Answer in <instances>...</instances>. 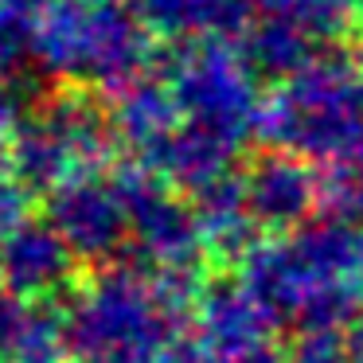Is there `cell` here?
I'll list each match as a JSON object with an SVG mask.
<instances>
[{"mask_svg":"<svg viewBox=\"0 0 363 363\" xmlns=\"http://www.w3.org/2000/svg\"><path fill=\"white\" fill-rule=\"evenodd\" d=\"M238 277L293 328H347L363 313V219L305 223L262 235Z\"/></svg>","mask_w":363,"mask_h":363,"instance_id":"cell-1","label":"cell"},{"mask_svg":"<svg viewBox=\"0 0 363 363\" xmlns=\"http://www.w3.org/2000/svg\"><path fill=\"white\" fill-rule=\"evenodd\" d=\"M203 274H164L141 262H106L63 308L67 340L79 359L145 347L191 328Z\"/></svg>","mask_w":363,"mask_h":363,"instance_id":"cell-2","label":"cell"},{"mask_svg":"<svg viewBox=\"0 0 363 363\" xmlns=\"http://www.w3.org/2000/svg\"><path fill=\"white\" fill-rule=\"evenodd\" d=\"M152 28L121 0H48L35 16L32 59L59 86L118 90L152 67Z\"/></svg>","mask_w":363,"mask_h":363,"instance_id":"cell-3","label":"cell"},{"mask_svg":"<svg viewBox=\"0 0 363 363\" xmlns=\"http://www.w3.org/2000/svg\"><path fill=\"white\" fill-rule=\"evenodd\" d=\"M266 149H285L316 164H336L363 141V67L316 55L262 94L258 133Z\"/></svg>","mask_w":363,"mask_h":363,"instance_id":"cell-4","label":"cell"},{"mask_svg":"<svg viewBox=\"0 0 363 363\" xmlns=\"http://www.w3.org/2000/svg\"><path fill=\"white\" fill-rule=\"evenodd\" d=\"M113 145L118 137L110 125V110H102L94 90L59 86L28 118H20L12 176L32 196H51L71 180L110 172Z\"/></svg>","mask_w":363,"mask_h":363,"instance_id":"cell-5","label":"cell"},{"mask_svg":"<svg viewBox=\"0 0 363 363\" xmlns=\"http://www.w3.org/2000/svg\"><path fill=\"white\" fill-rule=\"evenodd\" d=\"M160 74L168 79L188 121L223 129L238 141H254L262 110L258 71L230 35L172 40Z\"/></svg>","mask_w":363,"mask_h":363,"instance_id":"cell-6","label":"cell"},{"mask_svg":"<svg viewBox=\"0 0 363 363\" xmlns=\"http://www.w3.org/2000/svg\"><path fill=\"white\" fill-rule=\"evenodd\" d=\"M277 324L281 316L238 274L203 281L191 308V336L203 347L207 363H242L246 355L274 344Z\"/></svg>","mask_w":363,"mask_h":363,"instance_id":"cell-7","label":"cell"},{"mask_svg":"<svg viewBox=\"0 0 363 363\" xmlns=\"http://www.w3.org/2000/svg\"><path fill=\"white\" fill-rule=\"evenodd\" d=\"M48 219L71 242L79 262L106 266V262H118L121 254H129L133 219H129V203L110 172L82 176V180L55 188L48 196Z\"/></svg>","mask_w":363,"mask_h":363,"instance_id":"cell-8","label":"cell"},{"mask_svg":"<svg viewBox=\"0 0 363 363\" xmlns=\"http://www.w3.org/2000/svg\"><path fill=\"white\" fill-rule=\"evenodd\" d=\"M262 235H285L316 219L324 207V172L316 160L285 149H266L238 172Z\"/></svg>","mask_w":363,"mask_h":363,"instance_id":"cell-9","label":"cell"},{"mask_svg":"<svg viewBox=\"0 0 363 363\" xmlns=\"http://www.w3.org/2000/svg\"><path fill=\"white\" fill-rule=\"evenodd\" d=\"M74 266H79V254L48 215L43 219L28 215L16 230L0 238V285L28 297L51 301L55 293H63L74 281Z\"/></svg>","mask_w":363,"mask_h":363,"instance_id":"cell-10","label":"cell"},{"mask_svg":"<svg viewBox=\"0 0 363 363\" xmlns=\"http://www.w3.org/2000/svg\"><path fill=\"white\" fill-rule=\"evenodd\" d=\"M184 121V110L176 102L172 86L160 71H141L137 79H129L125 86L113 90L110 102V125L118 145H125L129 157L152 160L157 149L176 133V125Z\"/></svg>","mask_w":363,"mask_h":363,"instance_id":"cell-11","label":"cell"},{"mask_svg":"<svg viewBox=\"0 0 363 363\" xmlns=\"http://www.w3.org/2000/svg\"><path fill=\"white\" fill-rule=\"evenodd\" d=\"M242 149H246V141H238V137L184 118L180 125H176V133L157 149V157L145 160V164L157 168L176 191L196 196V191L211 188L215 180L235 172Z\"/></svg>","mask_w":363,"mask_h":363,"instance_id":"cell-12","label":"cell"},{"mask_svg":"<svg viewBox=\"0 0 363 363\" xmlns=\"http://www.w3.org/2000/svg\"><path fill=\"white\" fill-rule=\"evenodd\" d=\"M191 203H196V219H199V230H203L207 258L238 262L262 238V227L254 219L250 203H246L238 172H230L223 180H215L211 188L196 191Z\"/></svg>","mask_w":363,"mask_h":363,"instance_id":"cell-13","label":"cell"},{"mask_svg":"<svg viewBox=\"0 0 363 363\" xmlns=\"http://www.w3.org/2000/svg\"><path fill=\"white\" fill-rule=\"evenodd\" d=\"M258 0H137V12L157 35H230L250 24Z\"/></svg>","mask_w":363,"mask_h":363,"instance_id":"cell-14","label":"cell"},{"mask_svg":"<svg viewBox=\"0 0 363 363\" xmlns=\"http://www.w3.org/2000/svg\"><path fill=\"white\" fill-rule=\"evenodd\" d=\"M238 48L246 51L250 67L266 79H285V74L301 71L305 63H313L320 55V43L313 40L308 32H301L297 24L289 20H277V16H250V24L238 32Z\"/></svg>","mask_w":363,"mask_h":363,"instance_id":"cell-15","label":"cell"},{"mask_svg":"<svg viewBox=\"0 0 363 363\" xmlns=\"http://www.w3.org/2000/svg\"><path fill=\"white\" fill-rule=\"evenodd\" d=\"M59 332H67V324L51 301L28 297V293L0 285V363L20 359L28 347L59 336Z\"/></svg>","mask_w":363,"mask_h":363,"instance_id":"cell-16","label":"cell"},{"mask_svg":"<svg viewBox=\"0 0 363 363\" xmlns=\"http://www.w3.org/2000/svg\"><path fill=\"white\" fill-rule=\"evenodd\" d=\"M258 12L289 20L320 48H328L355 32V24L363 20V0H258Z\"/></svg>","mask_w":363,"mask_h":363,"instance_id":"cell-17","label":"cell"},{"mask_svg":"<svg viewBox=\"0 0 363 363\" xmlns=\"http://www.w3.org/2000/svg\"><path fill=\"white\" fill-rule=\"evenodd\" d=\"M324 207L340 219H363V141L324 172Z\"/></svg>","mask_w":363,"mask_h":363,"instance_id":"cell-18","label":"cell"},{"mask_svg":"<svg viewBox=\"0 0 363 363\" xmlns=\"http://www.w3.org/2000/svg\"><path fill=\"white\" fill-rule=\"evenodd\" d=\"M79 363H207L203 347L196 344V336L180 332V336L157 340L145 347H125V352H110V355H94V359H79Z\"/></svg>","mask_w":363,"mask_h":363,"instance_id":"cell-19","label":"cell"},{"mask_svg":"<svg viewBox=\"0 0 363 363\" xmlns=\"http://www.w3.org/2000/svg\"><path fill=\"white\" fill-rule=\"evenodd\" d=\"M285 352L293 363H347V336L344 328H297Z\"/></svg>","mask_w":363,"mask_h":363,"instance_id":"cell-20","label":"cell"},{"mask_svg":"<svg viewBox=\"0 0 363 363\" xmlns=\"http://www.w3.org/2000/svg\"><path fill=\"white\" fill-rule=\"evenodd\" d=\"M28 215H32V191L16 176L4 180V172H0V238L9 235V230H16Z\"/></svg>","mask_w":363,"mask_h":363,"instance_id":"cell-21","label":"cell"},{"mask_svg":"<svg viewBox=\"0 0 363 363\" xmlns=\"http://www.w3.org/2000/svg\"><path fill=\"white\" fill-rule=\"evenodd\" d=\"M16 133H20V113L9 98L0 94V172L12 168V149H16Z\"/></svg>","mask_w":363,"mask_h":363,"instance_id":"cell-22","label":"cell"},{"mask_svg":"<svg viewBox=\"0 0 363 363\" xmlns=\"http://www.w3.org/2000/svg\"><path fill=\"white\" fill-rule=\"evenodd\" d=\"M344 336H347V363H363V313L344 328Z\"/></svg>","mask_w":363,"mask_h":363,"instance_id":"cell-23","label":"cell"},{"mask_svg":"<svg viewBox=\"0 0 363 363\" xmlns=\"http://www.w3.org/2000/svg\"><path fill=\"white\" fill-rule=\"evenodd\" d=\"M242 363H293V359H289V352H281L277 344H269V347H262V352L246 355Z\"/></svg>","mask_w":363,"mask_h":363,"instance_id":"cell-24","label":"cell"},{"mask_svg":"<svg viewBox=\"0 0 363 363\" xmlns=\"http://www.w3.org/2000/svg\"><path fill=\"white\" fill-rule=\"evenodd\" d=\"M359 67H363V55H359Z\"/></svg>","mask_w":363,"mask_h":363,"instance_id":"cell-25","label":"cell"}]
</instances>
